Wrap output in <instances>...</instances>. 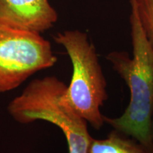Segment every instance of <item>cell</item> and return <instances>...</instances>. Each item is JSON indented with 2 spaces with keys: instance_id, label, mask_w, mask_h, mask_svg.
Here are the masks:
<instances>
[{
  "instance_id": "277c9868",
  "label": "cell",
  "mask_w": 153,
  "mask_h": 153,
  "mask_svg": "<svg viewBox=\"0 0 153 153\" xmlns=\"http://www.w3.org/2000/svg\"><path fill=\"white\" fill-rule=\"evenodd\" d=\"M57 61L51 43L41 33L0 24V93L16 89Z\"/></svg>"
},
{
  "instance_id": "52a82bcc",
  "label": "cell",
  "mask_w": 153,
  "mask_h": 153,
  "mask_svg": "<svg viewBox=\"0 0 153 153\" xmlns=\"http://www.w3.org/2000/svg\"><path fill=\"white\" fill-rule=\"evenodd\" d=\"M136 9L145 33L153 46V0H129Z\"/></svg>"
},
{
  "instance_id": "3957f363",
  "label": "cell",
  "mask_w": 153,
  "mask_h": 153,
  "mask_svg": "<svg viewBox=\"0 0 153 153\" xmlns=\"http://www.w3.org/2000/svg\"><path fill=\"white\" fill-rule=\"evenodd\" d=\"M53 38L65 49L72 66L71 80L61 98L62 102L93 128L101 129L105 122L100 109L108 94L94 45L87 34L79 30H65Z\"/></svg>"
},
{
  "instance_id": "6da1fadb",
  "label": "cell",
  "mask_w": 153,
  "mask_h": 153,
  "mask_svg": "<svg viewBox=\"0 0 153 153\" xmlns=\"http://www.w3.org/2000/svg\"><path fill=\"white\" fill-rule=\"evenodd\" d=\"M133 56L125 52L107 55L113 68L130 90V101L123 114L117 118L104 116L105 123L116 131L135 139L153 152V46L143 29L136 9L130 2Z\"/></svg>"
},
{
  "instance_id": "ba28073f",
  "label": "cell",
  "mask_w": 153,
  "mask_h": 153,
  "mask_svg": "<svg viewBox=\"0 0 153 153\" xmlns=\"http://www.w3.org/2000/svg\"><path fill=\"white\" fill-rule=\"evenodd\" d=\"M151 131H152V135L153 137V114H152V126H151Z\"/></svg>"
},
{
  "instance_id": "8992f818",
  "label": "cell",
  "mask_w": 153,
  "mask_h": 153,
  "mask_svg": "<svg viewBox=\"0 0 153 153\" xmlns=\"http://www.w3.org/2000/svg\"><path fill=\"white\" fill-rule=\"evenodd\" d=\"M89 153H153L133 137L114 129L106 138L91 140Z\"/></svg>"
},
{
  "instance_id": "7a4b0ae2",
  "label": "cell",
  "mask_w": 153,
  "mask_h": 153,
  "mask_svg": "<svg viewBox=\"0 0 153 153\" xmlns=\"http://www.w3.org/2000/svg\"><path fill=\"white\" fill-rule=\"evenodd\" d=\"M66 88L55 76L36 78L9 102L7 111L19 123L44 120L57 126L65 137L68 153H89L92 137L88 123L62 102Z\"/></svg>"
},
{
  "instance_id": "5b68a950",
  "label": "cell",
  "mask_w": 153,
  "mask_h": 153,
  "mask_svg": "<svg viewBox=\"0 0 153 153\" xmlns=\"http://www.w3.org/2000/svg\"><path fill=\"white\" fill-rule=\"evenodd\" d=\"M48 0H0V24L41 33L57 22Z\"/></svg>"
}]
</instances>
